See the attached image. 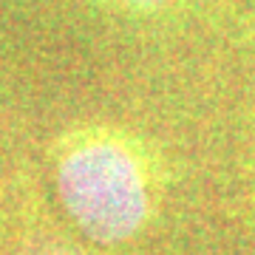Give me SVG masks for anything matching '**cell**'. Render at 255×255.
Here are the masks:
<instances>
[{"mask_svg": "<svg viewBox=\"0 0 255 255\" xmlns=\"http://www.w3.org/2000/svg\"><path fill=\"white\" fill-rule=\"evenodd\" d=\"M57 193L82 236L97 244L133 238L153 210V179L145 153L128 136L105 128L63 139Z\"/></svg>", "mask_w": 255, "mask_h": 255, "instance_id": "1", "label": "cell"}, {"mask_svg": "<svg viewBox=\"0 0 255 255\" xmlns=\"http://www.w3.org/2000/svg\"><path fill=\"white\" fill-rule=\"evenodd\" d=\"M17 255H94V253L85 250V247H77L74 241H65V238L37 236V238H28L17 250Z\"/></svg>", "mask_w": 255, "mask_h": 255, "instance_id": "2", "label": "cell"}, {"mask_svg": "<svg viewBox=\"0 0 255 255\" xmlns=\"http://www.w3.org/2000/svg\"><path fill=\"white\" fill-rule=\"evenodd\" d=\"M128 11H136V14H156V11H164L167 6H173L176 0H111Z\"/></svg>", "mask_w": 255, "mask_h": 255, "instance_id": "3", "label": "cell"}]
</instances>
